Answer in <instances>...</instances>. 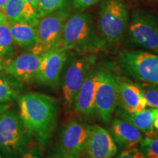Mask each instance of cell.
I'll return each instance as SVG.
<instances>
[{
  "label": "cell",
  "instance_id": "6da1fadb",
  "mask_svg": "<svg viewBox=\"0 0 158 158\" xmlns=\"http://www.w3.org/2000/svg\"><path fill=\"white\" fill-rule=\"evenodd\" d=\"M19 116L29 135L44 146L56 125L58 100L44 94L29 92L19 98Z\"/></svg>",
  "mask_w": 158,
  "mask_h": 158
},
{
  "label": "cell",
  "instance_id": "7a4b0ae2",
  "mask_svg": "<svg viewBox=\"0 0 158 158\" xmlns=\"http://www.w3.org/2000/svg\"><path fill=\"white\" fill-rule=\"evenodd\" d=\"M61 47L78 54H94L104 48L89 14L77 12L68 17Z\"/></svg>",
  "mask_w": 158,
  "mask_h": 158
},
{
  "label": "cell",
  "instance_id": "3957f363",
  "mask_svg": "<svg viewBox=\"0 0 158 158\" xmlns=\"http://www.w3.org/2000/svg\"><path fill=\"white\" fill-rule=\"evenodd\" d=\"M129 14L124 0H103L98 13V35L104 48L118 43L127 31Z\"/></svg>",
  "mask_w": 158,
  "mask_h": 158
},
{
  "label": "cell",
  "instance_id": "277c9868",
  "mask_svg": "<svg viewBox=\"0 0 158 158\" xmlns=\"http://www.w3.org/2000/svg\"><path fill=\"white\" fill-rule=\"evenodd\" d=\"M70 16L68 6L39 19L37 24V41L31 52L43 54L54 49L62 48L64 23Z\"/></svg>",
  "mask_w": 158,
  "mask_h": 158
},
{
  "label": "cell",
  "instance_id": "5b68a950",
  "mask_svg": "<svg viewBox=\"0 0 158 158\" xmlns=\"http://www.w3.org/2000/svg\"><path fill=\"white\" fill-rule=\"evenodd\" d=\"M118 62L133 78L158 85V55L143 50L123 51L118 54Z\"/></svg>",
  "mask_w": 158,
  "mask_h": 158
},
{
  "label": "cell",
  "instance_id": "8992f818",
  "mask_svg": "<svg viewBox=\"0 0 158 158\" xmlns=\"http://www.w3.org/2000/svg\"><path fill=\"white\" fill-rule=\"evenodd\" d=\"M75 53V52H74ZM68 64L62 77V89L65 104L74 105L76 96L95 62L93 54H78L67 58Z\"/></svg>",
  "mask_w": 158,
  "mask_h": 158
},
{
  "label": "cell",
  "instance_id": "52a82bcc",
  "mask_svg": "<svg viewBox=\"0 0 158 158\" xmlns=\"http://www.w3.org/2000/svg\"><path fill=\"white\" fill-rule=\"evenodd\" d=\"M29 134L19 115L6 110L0 114V149L5 154L15 155L27 146Z\"/></svg>",
  "mask_w": 158,
  "mask_h": 158
},
{
  "label": "cell",
  "instance_id": "ba28073f",
  "mask_svg": "<svg viewBox=\"0 0 158 158\" xmlns=\"http://www.w3.org/2000/svg\"><path fill=\"white\" fill-rule=\"evenodd\" d=\"M127 31L130 42L158 54L157 17L147 12L134 11Z\"/></svg>",
  "mask_w": 158,
  "mask_h": 158
},
{
  "label": "cell",
  "instance_id": "9c48e42d",
  "mask_svg": "<svg viewBox=\"0 0 158 158\" xmlns=\"http://www.w3.org/2000/svg\"><path fill=\"white\" fill-rule=\"evenodd\" d=\"M94 104L100 119L109 122L118 104V78L106 70H96Z\"/></svg>",
  "mask_w": 158,
  "mask_h": 158
},
{
  "label": "cell",
  "instance_id": "30bf717a",
  "mask_svg": "<svg viewBox=\"0 0 158 158\" xmlns=\"http://www.w3.org/2000/svg\"><path fill=\"white\" fill-rule=\"evenodd\" d=\"M67 51L64 48H59L43 54L35 79L43 84L56 88L68 58Z\"/></svg>",
  "mask_w": 158,
  "mask_h": 158
},
{
  "label": "cell",
  "instance_id": "8fae6325",
  "mask_svg": "<svg viewBox=\"0 0 158 158\" xmlns=\"http://www.w3.org/2000/svg\"><path fill=\"white\" fill-rule=\"evenodd\" d=\"M84 151L92 158H112L117 153V146L106 129L98 125H89Z\"/></svg>",
  "mask_w": 158,
  "mask_h": 158
},
{
  "label": "cell",
  "instance_id": "7c38bea8",
  "mask_svg": "<svg viewBox=\"0 0 158 158\" xmlns=\"http://www.w3.org/2000/svg\"><path fill=\"white\" fill-rule=\"evenodd\" d=\"M89 125L71 120L64 126L60 137V150L64 155L81 153L85 150Z\"/></svg>",
  "mask_w": 158,
  "mask_h": 158
},
{
  "label": "cell",
  "instance_id": "4fadbf2b",
  "mask_svg": "<svg viewBox=\"0 0 158 158\" xmlns=\"http://www.w3.org/2000/svg\"><path fill=\"white\" fill-rule=\"evenodd\" d=\"M42 56L31 52L21 54L7 63L5 70L19 81H31L36 78Z\"/></svg>",
  "mask_w": 158,
  "mask_h": 158
},
{
  "label": "cell",
  "instance_id": "5bb4252c",
  "mask_svg": "<svg viewBox=\"0 0 158 158\" xmlns=\"http://www.w3.org/2000/svg\"><path fill=\"white\" fill-rule=\"evenodd\" d=\"M118 101L122 110L130 114L139 113L147 107V102L137 85L118 78Z\"/></svg>",
  "mask_w": 158,
  "mask_h": 158
},
{
  "label": "cell",
  "instance_id": "9a60e30c",
  "mask_svg": "<svg viewBox=\"0 0 158 158\" xmlns=\"http://www.w3.org/2000/svg\"><path fill=\"white\" fill-rule=\"evenodd\" d=\"M95 87L96 71L91 70L79 89L75 100L74 107L78 114L87 117L94 116L96 113L94 104Z\"/></svg>",
  "mask_w": 158,
  "mask_h": 158
},
{
  "label": "cell",
  "instance_id": "2e32d148",
  "mask_svg": "<svg viewBox=\"0 0 158 158\" xmlns=\"http://www.w3.org/2000/svg\"><path fill=\"white\" fill-rule=\"evenodd\" d=\"M110 133L116 144L125 149L135 147L143 139V135L139 130L120 118H116L112 122Z\"/></svg>",
  "mask_w": 158,
  "mask_h": 158
},
{
  "label": "cell",
  "instance_id": "e0dca14e",
  "mask_svg": "<svg viewBox=\"0 0 158 158\" xmlns=\"http://www.w3.org/2000/svg\"><path fill=\"white\" fill-rule=\"evenodd\" d=\"M9 24L16 23H30L37 27V10L24 0H8L4 10Z\"/></svg>",
  "mask_w": 158,
  "mask_h": 158
},
{
  "label": "cell",
  "instance_id": "ac0fdd59",
  "mask_svg": "<svg viewBox=\"0 0 158 158\" xmlns=\"http://www.w3.org/2000/svg\"><path fill=\"white\" fill-rule=\"evenodd\" d=\"M119 115L123 120L133 124L147 136L154 135V109H144L139 113L130 114L120 110Z\"/></svg>",
  "mask_w": 158,
  "mask_h": 158
},
{
  "label": "cell",
  "instance_id": "d6986e66",
  "mask_svg": "<svg viewBox=\"0 0 158 158\" xmlns=\"http://www.w3.org/2000/svg\"><path fill=\"white\" fill-rule=\"evenodd\" d=\"M9 25L13 42L20 46L31 48L37 43V33L35 26L23 23Z\"/></svg>",
  "mask_w": 158,
  "mask_h": 158
},
{
  "label": "cell",
  "instance_id": "ffe728a7",
  "mask_svg": "<svg viewBox=\"0 0 158 158\" xmlns=\"http://www.w3.org/2000/svg\"><path fill=\"white\" fill-rule=\"evenodd\" d=\"M69 0H38L37 14L38 19L67 7Z\"/></svg>",
  "mask_w": 158,
  "mask_h": 158
},
{
  "label": "cell",
  "instance_id": "44dd1931",
  "mask_svg": "<svg viewBox=\"0 0 158 158\" xmlns=\"http://www.w3.org/2000/svg\"><path fill=\"white\" fill-rule=\"evenodd\" d=\"M18 96L19 92L15 84H12L6 76L0 75V102H10L16 99Z\"/></svg>",
  "mask_w": 158,
  "mask_h": 158
},
{
  "label": "cell",
  "instance_id": "7402d4cb",
  "mask_svg": "<svg viewBox=\"0 0 158 158\" xmlns=\"http://www.w3.org/2000/svg\"><path fill=\"white\" fill-rule=\"evenodd\" d=\"M139 87L143 98H145L147 106L154 108H158V85L140 83L136 84Z\"/></svg>",
  "mask_w": 158,
  "mask_h": 158
},
{
  "label": "cell",
  "instance_id": "603a6c76",
  "mask_svg": "<svg viewBox=\"0 0 158 158\" xmlns=\"http://www.w3.org/2000/svg\"><path fill=\"white\" fill-rule=\"evenodd\" d=\"M13 40L8 23L0 26V56H5L11 50Z\"/></svg>",
  "mask_w": 158,
  "mask_h": 158
},
{
  "label": "cell",
  "instance_id": "cb8c5ba5",
  "mask_svg": "<svg viewBox=\"0 0 158 158\" xmlns=\"http://www.w3.org/2000/svg\"><path fill=\"white\" fill-rule=\"evenodd\" d=\"M140 149L147 158H158V138H146L140 141Z\"/></svg>",
  "mask_w": 158,
  "mask_h": 158
},
{
  "label": "cell",
  "instance_id": "d4e9b609",
  "mask_svg": "<svg viewBox=\"0 0 158 158\" xmlns=\"http://www.w3.org/2000/svg\"><path fill=\"white\" fill-rule=\"evenodd\" d=\"M116 158H147L138 148L131 147L122 150Z\"/></svg>",
  "mask_w": 158,
  "mask_h": 158
},
{
  "label": "cell",
  "instance_id": "484cf974",
  "mask_svg": "<svg viewBox=\"0 0 158 158\" xmlns=\"http://www.w3.org/2000/svg\"><path fill=\"white\" fill-rule=\"evenodd\" d=\"M100 1V0H73V6L78 10H83L95 5Z\"/></svg>",
  "mask_w": 158,
  "mask_h": 158
},
{
  "label": "cell",
  "instance_id": "4316f807",
  "mask_svg": "<svg viewBox=\"0 0 158 158\" xmlns=\"http://www.w3.org/2000/svg\"><path fill=\"white\" fill-rule=\"evenodd\" d=\"M154 109V127L158 130V108Z\"/></svg>",
  "mask_w": 158,
  "mask_h": 158
},
{
  "label": "cell",
  "instance_id": "83f0119b",
  "mask_svg": "<svg viewBox=\"0 0 158 158\" xmlns=\"http://www.w3.org/2000/svg\"><path fill=\"white\" fill-rule=\"evenodd\" d=\"M21 158H38L37 157V154L34 151H29L28 152L25 153L24 155H22Z\"/></svg>",
  "mask_w": 158,
  "mask_h": 158
},
{
  "label": "cell",
  "instance_id": "f1b7e54d",
  "mask_svg": "<svg viewBox=\"0 0 158 158\" xmlns=\"http://www.w3.org/2000/svg\"><path fill=\"white\" fill-rule=\"evenodd\" d=\"M10 104V102H0V114L2 113L3 111H5L6 110H8Z\"/></svg>",
  "mask_w": 158,
  "mask_h": 158
},
{
  "label": "cell",
  "instance_id": "f546056e",
  "mask_svg": "<svg viewBox=\"0 0 158 158\" xmlns=\"http://www.w3.org/2000/svg\"><path fill=\"white\" fill-rule=\"evenodd\" d=\"M7 22V19H6L5 13H4V12L2 10H0V26Z\"/></svg>",
  "mask_w": 158,
  "mask_h": 158
},
{
  "label": "cell",
  "instance_id": "4dcf8cb0",
  "mask_svg": "<svg viewBox=\"0 0 158 158\" xmlns=\"http://www.w3.org/2000/svg\"><path fill=\"white\" fill-rule=\"evenodd\" d=\"M48 158H65L64 155H63L61 150H59V152H55L53 155H51L50 157H48Z\"/></svg>",
  "mask_w": 158,
  "mask_h": 158
},
{
  "label": "cell",
  "instance_id": "1f68e13d",
  "mask_svg": "<svg viewBox=\"0 0 158 158\" xmlns=\"http://www.w3.org/2000/svg\"><path fill=\"white\" fill-rule=\"evenodd\" d=\"M24 1L27 2V3H29V5H31L37 10V3H38V0H24Z\"/></svg>",
  "mask_w": 158,
  "mask_h": 158
},
{
  "label": "cell",
  "instance_id": "d6a6232c",
  "mask_svg": "<svg viewBox=\"0 0 158 158\" xmlns=\"http://www.w3.org/2000/svg\"><path fill=\"white\" fill-rule=\"evenodd\" d=\"M65 158H80L81 157V153L76 152V153H72L70 155H64Z\"/></svg>",
  "mask_w": 158,
  "mask_h": 158
},
{
  "label": "cell",
  "instance_id": "836d02e7",
  "mask_svg": "<svg viewBox=\"0 0 158 158\" xmlns=\"http://www.w3.org/2000/svg\"><path fill=\"white\" fill-rule=\"evenodd\" d=\"M7 1L8 0H0V10L4 12V10H5V7L6 5H7Z\"/></svg>",
  "mask_w": 158,
  "mask_h": 158
},
{
  "label": "cell",
  "instance_id": "e575fe53",
  "mask_svg": "<svg viewBox=\"0 0 158 158\" xmlns=\"http://www.w3.org/2000/svg\"><path fill=\"white\" fill-rule=\"evenodd\" d=\"M80 158H92V157H90L89 156V155H87V154H86V155H84V157H80Z\"/></svg>",
  "mask_w": 158,
  "mask_h": 158
},
{
  "label": "cell",
  "instance_id": "d590c367",
  "mask_svg": "<svg viewBox=\"0 0 158 158\" xmlns=\"http://www.w3.org/2000/svg\"><path fill=\"white\" fill-rule=\"evenodd\" d=\"M0 158H2V157H1V155H0Z\"/></svg>",
  "mask_w": 158,
  "mask_h": 158
}]
</instances>
